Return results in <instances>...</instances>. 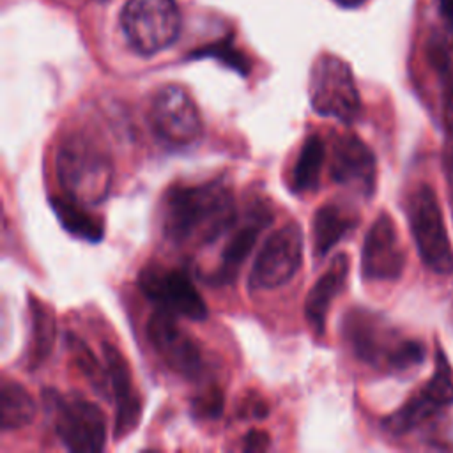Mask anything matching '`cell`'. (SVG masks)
<instances>
[{"mask_svg": "<svg viewBox=\"0 0 453 453\" xmlns=\"http://www.w3.org/2000/svg\"><path fill=\"white\" fill-rule=\"evenodd\" d=\"M237 221L232 188L223 180L175 184L161 200V230L175 246H205Z\"/></svg>", "mask_w": 453, "mask_h": 453, "instance_id": "6da1fadb", "label": "cell"}, {"mask_svg": "<svg viewBox=\"0 0 453 453\" xmlns=\"http://www.w3.org/2000/svg\"><path fill=\"white\" fill-rule=\"evenodd\" d=\"M342 334L359 361L386 373L409 372L425 359L421 342L405 336L384 315L366 308H350L345 313Z\"/></svg>", "mask_w": 453, "mask_h": 453, "instance_id": "7a4b0ae2", "label": "cell"}, {"mask_svg": "<svg viewBox=\"0 0 453 453\" xmlns=\"http://www.w3.org/2000/svg\"><path fill=\"white\" fill-rule=\"evenodd\" d=\"M55 172L62 195L87 207L103 203L111 191L113 163L110 152L88 133H69L58 143Z\"/></svg>", "mask_w": 453, "mask_h": 453, "instance_id": "3957f363", "label": "cell"}, {"mask_svg": "<svg viewBox=\"0 0 453 453\" xmlns=\"http://www.w3.org/2000/svg\"><path fill=\"white\" fill-rule=\"evenodd\" d=\"M405 211L421 262L435 274H453V244L435 191L418 184L407 196Z\"/></svg>", "mask_w": 453, "mask_h": 453, "instance_id": "277c9868", "label": "cell"}, {"mask_svg": "<svg viewBox=\"0 0 453 453\" xmlns=\"http://www.w3.org/2000/svg\"><path fill=\"white\" fill-rule=\"evenodd\" d=\"M55 432L69 451H101L106 444V416L94 402L80 395H62L55 389L42 393Z\"/></svg>", "mask_w": 453, "mask_h": 453, "instance_id": "5b68a950", "label": "cell"}, {"mask_svg": "<svg viewBox=\"0 0 453 453\" xmlns=\"http://www.w3.org/2000/svg\"><path fill=\"white\" fill-rule=\"evenodd\" d=\"M120 28L140 55H154L172 46L180 34V12L175 0H126Z\"/></svg>", "mask_w": 453, "mask_h": 453, "instance_id": "8992f818", "label": "cell"}, {"mask_svg": "<svg viewBox=\"0 0 453 453\" xmlns=\"http://www.w3.org/2000/svg\"><path fill=\"white\" fill-rule=\"evenodd\" d=\"M310 104L315 113L350 124L361 111V97L350 65L331 53H322L310 71Z\"/></svg>", "mask_w": 453, "mask_h": 453, "instance_id": "52a82bcc", "label": "cell"}, {"mask_svg": "<svg viewBox=\"0 0 453 453\" xmlns=\"http://www.w3.org/2000/svg\"><path fill=\"white\" fill-rule=\"evenodd\" d=\"M150 127L159 142L172 149L196 143L203 133L200 110L193 97L179 85L161 87L149 108Z\"/></svg>", "mask_w": 453, "mask_h": 453, "instance_id": "ba28073f", "label": "cell"}, {"mask_svg": "<svg viewBox=\"0 0 453 453\" xmlns=\"http://www.w3.org/2000/svg\"><path fill=\"white\" fill-rule=\"evenodd\" d=\"M304 239L299 223L290 221L276 228L264 242L248 276L251 292L273 290L285 285L303 264Z\"/></svg>", "mask_w": 453, "mask_h": 453, "instance_id": "9c48e42d", "label": "cell"}, {"mask_svg": "<svg viewBox=\"0 0 453 453\" xmlns=\"http://www.w3.org/2000/svg\"><path fill=\"white\" fill-rule=\"evenodd\" d=\"M145 334L157 357L173 373L189 380L205 373V357L200 345L179 326L173 313L157 308L147 320Z\"/></svg>", "mask_w": 453, "mask_h": 453, "instance_id": "30bf717a", "label": "cell"}, {"mask_svg": "<svg viewBox=\"0 0 453 453\" xmlns=\"http://www.w3.org/2000/svg\"><path fill=\"white\" fill-rule=\"evenodd\" d=\"M140 292L157 308L189 320H203L207 317V304L189 274L182 269L163 267L150 264L140 269L136 278Z\"/></svg>", "mask_w": 453, "mask_h": 453, "instance_id": "8fae6325", "label": "cell"}, {"mask_svg": "<svg viewBox=\"0 0 453 453\" xmlns=\"http://www.w3.org/2000/svg\"><path fill=\"white\" fill-rule=\"evenodd\" d=\"M453 403V372L442 354H435V370L432 377L393 414H389L382 426L393 435H403L430 421L442 409Z\"/></svg>", "mask_w": 453, "mask_h": 453, "instance_id": "7c38bea8", "label": "cell"}, {"mask_svg": "<svg viewBox=\"0 0 453 453\" xmlns=\"http://www.w3.org/2000/svg\"><path fill=\"white\" fill-rule=\"evenodd\" d=\"M405 267V251L393 218L380 212L370 225L361 248V276L366 281H395Z\"/></svg>", "mask_w": 453, "mask_h": 453, "instance_id": "4fadbf2b", "label": "cell"}, {"mask_svg": "<svg viewBox=\"0 0 453 453\" xmlns=\"http://www.w3.org/2000/svg\"><path fill=\"white\" fill-rule=\"evenodd\" d=\"M329 175L336 184L372 196L377 182L375 154L357 134H336L331 143Z\"/></svg>", "mask_w": 453, "mask_h": 453, "instance_id": "5bb4252c", "label": "cell"}, {"mask_svg": "<svg viewBox=\"0 0 453 453\" xmlns=\"http://www.w3.org/2000/svg\"><path fill=\"white\" fill-rule=\"evenodd\" d=\"M101 352L115 403L113 437L119 441L124 435H129L138 426L142 418V398L134 386L129 363L126 361L122 352L115 345L106 342L101 345Z\"/></svg>", "mask_w": 453, "mask_h": 453, "instance_id": "9a60e30c", "label": "cell"}, {"mask_svg": "<svg viewBox=\"0 0 453 453\" xmlns=\"http://www.w3.org/2000/svg\"><path fill=\"white\" fill-rule=\"evenodd\" d=\"M271 223H273L271 209L258 200L253 202L246 211V216L241 226H237L232 232L225 250L221 251L219 264L216 265L214 273L207 278V281L212 285L232 283L237 278L241 265L244 264L248 255L253 251L260 234Z\"/></svg>", "mask_w": 453, "mask_h": 453, "instance_id": "2e32d148", "label": "cell"}, {"mask_svg": "<svg viewBox=\"0 0 453 453\" xmlns=\"http://www.w3.org/2000/svg\"><path fill=\"white\" fill-rule=\"evenodd\" d=\"M350 260L347 253H338L331 258L327 269L319 276L315 285L310 288L304 301V317L315 334L326 331V319L334 297L345 288L349 278Z\"/></svg>", "mask_w": 453, "mask_h": 453, "instance_id": "e0dca14e", "label": "cell"}, {"mask_svg": "<svg viewBox=\"0 0 453 453\" xmlns=\"http://www.w3.org/2000/svg\"><path fill=\"white\" fill-rule=\"evenodd\" d=\"M359 223V218L338 203H322L311 221L313 253L317 258L327 255Z\"/></svg>", "mask_w": 453, "mask_h": 453, "instance_id": "ac0fdd59", "label": "cell"}, {"mask_svg": "<svg viewBox=\"0 0 453 453\" xmlns=\"http://www.w3.org/2000/svg\"><path fill=\"white\" fill-rule=\"evenodd\" d=\"M326 165V143L320 134H308L297 152L290 172V186L294 193L304 195L319 189L322 170Z\"/></svg>", "mask_w": 453, "mask_h": 453, "instance_id": "d6986e66", "label": "cell"}, {"mask_svg": "<svg viewBox=\"0 0 453 453\" xmlns=\"http://www.w3.org/2000/svg\"><path fill=\"white\" fill-rule=\"evenodd\" d=\"M30 306V347H28V361L27 368L35 370L41 363L48 359L53 350V343L57 338V322L53 308L41 301L35 296L28 297Z\"/></svg>", "mask_w": 453, "mask_h": 453, "instance_id": "ffe728a7", "label": "cell"}, {"mask_svg": "<svg viewBox=\"0 0 453 453\" xmlns=\"http://www.w3.org/2000/svg\"><path fill=\"white\" fill-rule=\"evenodd\" d=\"M50 205L53 207L55 216L64 226V230H67L71 235L88 242H99L103 239L104 235L103 219L88 212L87 205L65 195L50 196Z\"/></svg>", "mask_w": 453, "mask_h": 453, "instance_id": "44dd1931", "label": "cell"}, {"mask_svg": "<svg viewBox=\"0 0 453 453\" xmlns=\"http://www.w3.org/2000/svg\"><path fill=\"white\" fill-rule=\"evenodd\" d=\"M37 403L16 380L4 379L0 384V425L4 432L18 430L34 421Z\"/></svg>", "mask_w": 453, "mask_h": 453, "instance_id": "7402d4cb", "label": "cell"}, {"mask_svg": "<svg viewBox=\"0 0 453 453\" xmlns=\"http://www.w3.org/2000/svg\"><path fill=\"white\" fill-rule=\"evenodd\" d=\"M65 345L69 349V352L73 354V361L78 366V370L83 373V377L90 382V386L101 393V395H108L110 389V382H108V372L106 366L101 368L97 357L94 356V352L88 349V345L78 338L74 333H65Z\"/></svg>", "mask_w": 453, "mask_h": 453, "instance_id": "603a6c76", "label": "cell"}, {"mask_svg": "<svg viewBox=\"0 0 453 453\" xmlns=\"http://www.w3.org/2000/svg\"><path fill=\"white\" fill-rule=\"evenodd\" d=\"M193 57H214L241 74L250 73V60L237 48H234L230 41H221V42L200 48L193 53Z\"/></svg>", "mask_w": 453, "mask_h": 453, "instance_id": "cb8c5ba5", "label": "cell"}, {"mask_svg": "<svg viewBox=\"0 0 453 453\" xmlns=\"http://www.w3.org/2000/svg\"><path fill=\"white\" fill-rule=\"evenodd\" d=\"M225 407V396L221 388L211 384L202 389L191 402V411L200 419H216L221 416Z\"/></svg>", "mask_w": 453, "mask_h": 453, "instance_id": "d4e9b609", "label": "cell"}, {"mask_svg": "<svg viewBox=\"0 0 453 453\" xmlns=\"http://www.w3.org/2000/svg\"><path fill=\"white\" fill-rule=\"evenodd\" d=\"M267 412H269L267 403L257 395L244 396L241 407L237 409L239 418H244V419H262L267 416Z\"/></svg>", "mask_w": 453, "mask_h": 453, "instance_id": "484cf974", "label": "cell"}, {"mask_svg": "<svg viewBox=\"0 0 453 453\" xmlns=\"http://www.w3.org/2000/svg\"><path fill=\"white\" fill-rule=\"evenodd\" d=\"M442 165H444V179H446V188H448V198H449V205H451V212H453V138L451 136H446Z\"/></svg>", "mask_w": 453, "mask_h": 453, "instance_id": "4316f807", "label": "cell"}, {"mask_svg": "<svg viewBox=\"0 0 453 453\" xmlns=\"http://www.w3.org/2000/svg\"><path fill=\"white\" fill-rule=\"evenodd\" d=\"M271 446V437L267 432L253 428L242 437V449L244 451H264Z\"/></svg>", "mask_w": 453, "mask_h": 453, "instance_id": "83f0119b", "label": "cell"}, {"mask_svg": "<svg viewBox=\"0 0 453 453\" xmlns=\"http://www.w3.org/2000/svg\"><path fill=\"white\" fill-rule=\"evenodd\" d=\"M435 2H437V11L446 32V41L453 46V0H435Z\"/></svg>", "mask_w": 453, "mask_h": 453, "instance_id": "f1b7e54d", "label": "cell"}, {"mask_svg": "<svg viewBox=\"0 0 453 453\" xmlns=\"http://www.w3.org/2000/svg\"><path fill=\"white\" fill-rule=\"evenodd\" d=\"M333 2H336L342 7H359L365 0H333Z\"/></svg>", "mask_w": 453, "mask_h": 453, "instance_id": "f546056e", "label": "cell"}]
</instances>
